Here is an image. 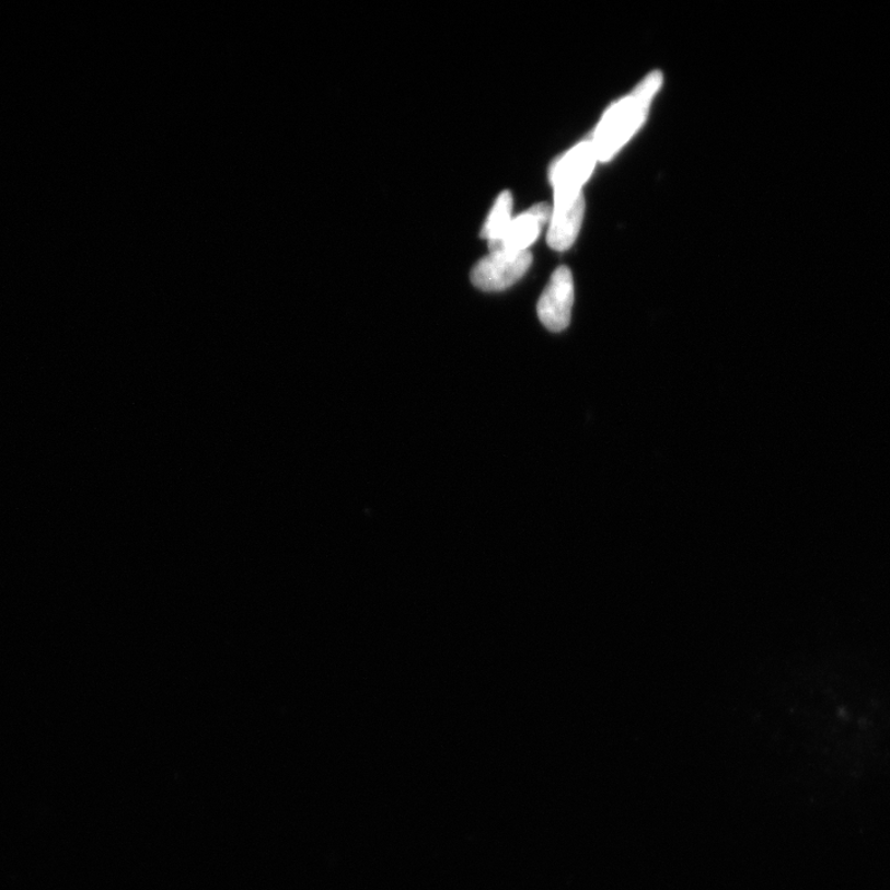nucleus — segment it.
<instances>
[{"mask_svg":"<svg viewBox=\"0 0 890 890\" xmlns=\"http://www.w3.org/2000/svg\"><path fill=\"white\" fill-rule=\"evenodd\" d=\"M662 73L655 71L640 82L635 91L606 112L591 140L598 160L606 161L625 146L644 123L650 102L662 85Z\"/></svg>","mask_w":890,"mask_h":890,"instance_id":"1","label":"nucleus"},{"mask_svg":"<svg viewBox=\"0 0 890 890\" xmlns=\"http://www.w3.org/2000/svg\"><path fill=\"white\" fill-rule=\"evenodd\" d=\"M531 264L529 251L490 253L474 266L472 282L486 292L502 291L521 280Z\"/></svg>","mask_w":890,"mask_h":890,"instance_id":"2","label":"nucleus"},{"mask_svg":"<svg viewBox=\"0 0 890 890\" xmlns=\"http://www.w3.org/2000/svg\"><path fill=\"white\" fill-rule=\"evenodd\" d=\"M598 160L591 140L582 141L559 159L551 170L554 199L582 196L581 187L591 175Z\"/></svg>","mask_w":890,"mask_h":890,"instance_id":"3","label":"nucleus"},{"mask_svg":"<svg viewBox=\"0 0 890 890\" xmlns=\"http://www.w3.org/2000/svg\"><path fill=\"white\" fill-rule=\"evenodd\" d=\"M573 304V275L567 266H560L552 275L539 301L540 321L548 331L559 333L570 323Z\"/></svg>","mask_w":890,"mask_h":890,"instance_id":"4","label":"nucleus"},{"mask_svg":"<svg viewBox=\"0 0 890 890\" xmlns=\"http://www.w3.org/2000/svg\"><path fill=\"white\" fill-rule=\"evenodd\" d=\"M551 219V208L547 204H540L517 216L507 231L495 243L489 244L490 253L495 252H525L538 241L542 228Z\"/></svg>","mask_w":890,"mask_h":890,"instance_id":"5","label":"nucleus"},{"mask_svg":"<svg viewBox=\"0 0 890 890\" xmlns=\"http://www.w3.org/2000/svg\"><path fill=\"white\" fill-rule=\"evenodd\" d=\"M586 203L583 196L555 199L547 241L554 251L564 252L576 242L582 223Z\"/></svg>","mask_w":890,"mask_h":890,"instance_id":"6","label":"nucleus"},{"mask_svg":"<svg viewBox=\"0 0 890 890\" xmlns=\"http://www.w3.org/2000/svg\"><path fill=\"white\" fill-rule=\"evenodd\" d=\"M512 206L513 200L510 193H502L497 197L496 204L493 207L489 218L482 231V238L486 239L489 244L500 241L507 228L512 222Z\"/></svg>","mask_w":890,"mask_h":890,"instance_id":"7","label":"nucleus"}]
</instances>
